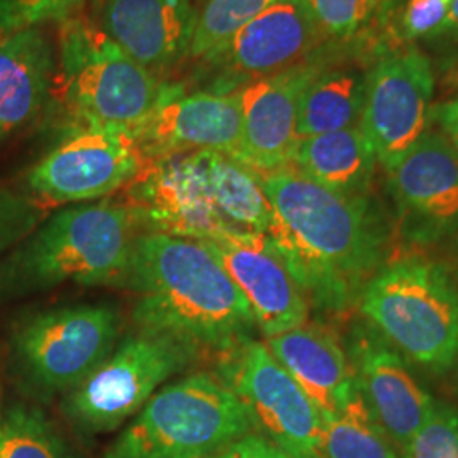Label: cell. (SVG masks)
<instances>
[{
	"label": "cell",
	"instance_id": "obj_1",
	"mask_svg": "<svg viewBox=\"0 0 458 458\" xmlns=\"http://www.w3.org/2000/svg\"><path fill=\"white\" fill-rule=\"evenodd\" d=\"M260 181L274 213L268 238L310 306L344 312L359 304L391 240V225L376 202L331 191L294 166Z\"/></svg>",
	"mask_w": 458,
	"mask_h": 458
},
{
	"label": "cell",
	"instance_id": "obj_2",
	"mask_svg": "<svg viewBox=\"0 0 458 458\" xmlns=\"http://www.w3.org/2000/svg\"><path fill=\"white\" fill-rule=\"evenodd\" d=\"M124 287L134 295L136 327L170 335L204 355L251 340L257 327L245 295L202 242L141 233Z\"/></svg>",
	"mask_w": 458,
	"mask_h": 458
},
{
	"label": "cell",
	"instance_id": "obj_3",
	"mask_svg": "<svg viewBox=\"0 0 458 458\" xmlns=\"http://www.w3.org/2000/svg\"><path fill=\"white\" fill-rule=\"evenodd\" d=\"M360 311L410 360L445 372L458 360V285L421 253L387 257L365 284Z\"/></svg>",
	"mask_w": 458,
	"mask_h": 458
},
{
	"label": "cell",
	"instance_id": "obj_4",
	"mask_svg": "<svg viewBox=\"0 0 458 458\" xmlns=\"http://www.w3.org/2000/svg\"><path fill=\"white\" fill-rule=\"evenodd\" d=\"M143 233L124 200L104 199L55 214L13 259L19 287L62 284L124 287L132 250Z\"/></svg>",
	"mask_w": 458,
	"mask_h": 458
},
{
	"label": "cell",
	"instance_id": "obj_5",
	"mask_svg": "<svg viewBox=\"0 0 458 458\" xmlns=\"http://www.w3.org/2000/svg\"><path fill=\"white\" fill-rule=\"evenodd\" d=\"M60 26L51 96L58 98L75 128L134 134L157 107L164 83L102 28L81 17Z\"/></svg>",
	"mask_w": 458,
	"mask_h": 458
},
{
	"label": "cell",
	"instance_id": "obj_6",
	"mask_svg": "<svg viewBox=\"0 0 458 458\" xmlns=\"http://www.w3.org/2000/svg\"><path fill=\"white\" fill-rule=\"evenodd\" d=\"M253 428L245 404L209 372L165 386L102 458H208Z\"/></svg>",
	"mask_w": 458,
	"mask_h": 458
},
{
	"label": "cell",
	"instance_id": "obj_7",
	"mask_svg": "<svg viewBox=\"0 0 458 458\" xmlns=\"http://www.w3.org/2000/svg\"><path fill=\"white\" fill-rule=\"evenodd\" d=\"M204 355L170 335L136 327L68 393L66 416L85 431H111L141 410L157 389Z\"/></svg>",
	"mask_w": 458,
	"mask_h": 458
},
{
	"label": "cell",
	"instance_id": "obj_8",
	"mask_svg": "<svg viewBox=\"0 0 458 458\" xmlns=\"http://www.w3.org/2000/svg\"><path fill=\"white\" fill-rule=\"evenodd\" d=\"M121 314L109 304H79L38 312L14 335L21 369L38 391L70 393L119 344Z\"/></svg>",
	"mask_w": 458,
	"mask_h": 458
},
{
	"label": "cell",
	"instance_id": "obj_9",
	"mask_svg": "<svg viewBox=\"0 0 458 458\" xmlns=\"http://www.w3.org/2000/svg\"><path fill=\"white\" fill-rule=\"evenodd\" d=\"M216 376L245 404L253 426L294 458H321L325 420L267 344L246 340L219 355Z\"/></svg>",
	"mask_w": 458,
	"mask_h": 458
},
{
	"label": "cell",
	"instance_id": "obj_10",
	"mask_svg": "<svg viewBox=\"0 0 458 458\" xmlns=\"http://www.w3.org/2000/svg\"><path fill=\"white\" fill-rule=\"evenodd\" d=\"M147 164L134 134L73 128L28 175L36 196L51 204H83L131 183Z\"/></svg>",
	"mask_w": 458,
	"mask_h": 458
},
{
	"label": "cell",
	"instance_id": "obj_11",
	"mask_svg": "<svg viewBox=\"0 0 458 458\" xmlns=\"http://www.w3.org/2000/svg\"><path fill=\"white\" fill-rule=\"evenodd\" d=\"M433 89L431 62L416 48L391 53L367 75L360 130L386 172L428 131Z\"/></svg>",
	"mask_w": 458,
	"mask_h": 458
},
{
	"label": "cell",
	"instance_id": "obj_12",
	"mask_svg": "<svg viewBox=\"0 0 458 458\" xmlns=\"http://www.w3.org/2000/svg\"><path fill=\"white\" fill-rule=\"evenodd\" d=\"M124 191L143 233L206 243L240 234L216 211L200 151L147 162Z\"/></svg>",
	"mask_w": 458,
	"mask_h": 458
},
{
	"label": "cell",
	"instance_id": "obj_13",
	"mask_svg": "<svg viewBox=\"0 0 458 458\" xmlns=\"http://www.w3.org/2000/svg\"><path fill=\"white\" fill-rule=\"evenodd\" d=\"M243 138L240 90L183 94L164 85L160 100L134 140L147 162L174 155L216 151L238 158Z\"/></svg>",
	"mask_w": 458,
	"mask_h": 458
},
{
	"label": "cell",
	"instance_id": "obj_14",
	"mask_svg": "<svg viewBox=\"0 0 458 458\" xmlns=\"http://www.w3.org/2000/svg\"><path fill=\"white\" fill-rule=\"evenodd\" d=\"M401 233L435 243L458 231V151L438 131L420 141L387 172Z\"/></svg>",
	"mask_w": 458,
	"mask_h": 458
},
{
	"label": "cell",
	"instance_id": "obj_15",
	"mask_svg": "<svg viewBox=\"0 0 458 458\" xmlns=\"http://www.w3.org/2000/svg\"><path fill=\"white\" fill-rule=\"evenodd\" d=\"M206 246L245 295L255 325L267 338L308 323V297L268 234H233Z\"/></svg>",
	"mask_w": 458,
	"mask_h": 458
},
{
	"label": "cell",
	"instance_id": "obj_16",
	"mask_svg": "<svg viewBox=\"0 0 458 458\" xmlns=\"http://www.w3.org/2000/svg\"><path fill=\"white\" fill-rule=\"evenodd\" d=\"M321 70V65L304 62L240 89L243 138L238 162L259 175L293 166L299 143V100Z\"/></svg>",
	"mask_w": 458,
	"mask_h": 458
},
{
	"label": "cell",
	"instance_id": "obj_17",
	"mask_svg": "<svg viewBox=\"0 0 458 458\" xmlns=\"http://www.w3.org/2000/svg\"><path fill=\"white\" fill-rule=\"evenodd\" d=\"M321 39L306 0H282L246 22L209 62L223 68L231 89L304 64Z\"/></svg>",
	"mask_w": 458,
	"mask_h": 458
},
{
	"label": "cell",
	"instance_id": "obj_18",
	"mask_svg": "<svg viewBox=\"0 0 458 458\" xmlns=\"http://www.w3.org/2000/svg\"><path fill=\"white\" fill-rule=\"evenodd\" d=\"M352 359V370L363 401L403 457L414 433L425 423L435 399L418 384L399 352L380 338L359 331Z\"/></svg>",
	"mask_w": 458,
	"mask_h": 458
},
{
	"label": "cell",
	"instance_id": "obj_19",
	"mask_svg": "<svg viewBox=\"0 0 458 458\" xmlns=\"http://www.w3.org/2000/svg\"><path fill=\"white\" fill-rule=\"evenodd\" d=\"M197 22L194 0H107L102 30L151 73L189 56Z\"/></svg>",
	"mask_w": 458,
	"mask_h": 458
},
{
	"label": "cell",
	"instance_id": "obj_20",
	"mask_svg": "<svg viewBox=\"0 0 458 458\" xmlns=\"http://www.w3.org/2000/svg\"><path fill=\"white\" fill-rule=\"evenodd\" d=\"M56 58L39 26L0 34V140L33 124L48 102Z\"/></svg>",
	"mask_w": 458,
	"mask_h": 458
},
{
	"label": "cell",
	"instance_id": "obj_21",
	"mask_svg": "<svg viewBox=\"0 0 458 458\" xmlns=\"http://www.w3.org/2000/svg\"><path fill=\"white\" fill-rule=\"evenodd\" d=\"M267 348L323 414L344 410L357 382L344 348L327 327L308 325L267 338Z\"/></svg>",
	"mask_w": 458,
	"mask_h": 458
},
{
	"label": "cell",
	"instance_id": "obj_22",
	"mask_svg": "<svg viewBox=\"0 0 458 458\" xmlns=\"http://www.w3.org/2000/svg\"><path fill=\"white\" fill-rule=\"evenodd\" d=\"M376 155L360 126L301 138L294 166L308 179L342 194H367L376 172Z\"/></svg>",
	"mask_w": 458,
	"mask_h": 458
},
{
	"label": "cell",
	"instance_id": "obj_23",
	"mask_svg": "<svg viewBox=\"0 0 458 458\" xmlns=\"http://www.w3.org/2000/svg\"><path fill=\"white\" fill-rule=\"evenodd\" d=\"M216 211L233 233L268 234L272 206L260 175L246 165L216 151H200Z\"/></svg>",
	"mask_w": 458,
	"mask_h": 458
},
{
	"label": "cell",
	"instance_id": "obj_24",
	"mask_svg": "<svg viewBox=\"0 0 458 458\" xmlns=\"http://www.w3.org/2000/svg\"><path fill=\"white\" fill-rule=\"evenodd\" d=\"M365 82L359 70L323 68L299 100V140L360 126Z\"/></svg>",
	"mask_w": 458,
	"mask_h": 458
},
{
	"label": "cell",
	"instance_id": "obj_25",
	"mask_svg": "<svg viewBox=\"0 0 458 458\" xmlns=\"http://www.w3.org/2000/svg\"><path fill=\"white\" fill-rule=\"evenodd\" d=\"M321 458H403L377 425L359 387L338 414L325 420Z\"/></svg>",
	"mask_w": 458,
	"mask_h": 458
},
{
	"label": "cell",
	"instance_id": "obj_26",
	"mask_svg": "<svg viewBox=\"0 0 458 458\" xmlns=\"http://www.w3.org/2000/svg\"><path fill=\"white\" fill-rule=\"evenodd\" d=\"M282 0H204L197 13L189 56L213 60L246 22Z\"/></svg>",
	"mask_w": 458,
	"mask_h": 458
},
{
	"label": "cell",
	"instance_id": "obj_27",
	"mask_svg": "<svg viewBox=\"0 0 458 458\" xmlns=\"http://www.w3.org/2000/svg\"><path fill=\"white\" fill-rule=\"evenodd\" d=\"M0 458H70L41 411L16 406L0 420Z\"/></svg>",
	"mask_w": 458,
	"mask_h": 458
},
{
	"label": "cell",
	"instance_id": "obj_28",
	"mask_svg": "<svg viewBox=\"0 0 458 458\" xmlns=\"http://www.w3.org/2000/svg\"><path fill=\"white\" fill-rule=\"evenodd\" d=\"M403 458H458V411L448 403L435 401Z\"/></svg>",
	"mask_w": 458,
	"mask_h": 458
},
{
	"label": "cell",
	"instance_id": "obj_29",
	"mask_svg": "<svg viewBox=\"0 0 458 458\" xmlns=\"http://www.w3.org/2000/svg\"><path fill=\"white\" fill-rule=\"evenodd\" d=\"M378 0H306L323 39H348L359 33L374 16Z\"/></svg>",
	"mask_w": 458,
	"mask_h": 458
},
{
	"label": "cell",
	"instance_id": "obj_30",
	"mask_svg": "<svg viewBox=\"0 0 458 458\" xmlns=\"http://www.w3.org/2000/svg\"><path fill=\"white\" fill-rule=\"evenodd\" d=\"M452 0H408L399 19L406 39H421L442 34Z\"/></svg>",
	"mask_w": 458,
	"mask_h": 458
},
{
	"label": "cell",
	"instance_id": "obj_31",
	"mask_svg": "<svg viewBox=\"0 0 458 458\" xmlns=\"http://www.w3.org/2000/svg\"><path fill=\"white\" fill-rule=\"evenodd\" d=\"M19 28L41 26L45 22H65L75 17L85 0H11Z\"/></svg>",
	"mask_w": 458,
	"mask_h": 458
},
{
	"label": "cell",
	"instance_id": "obj_32",
	"mask_svg": "<svg viewBox=\"0 0 458 458\" xmlns=\"http://www.w3.org/2000/svg\"><path fill=\"white\" fill-rule=\"evenodd\" d=\"M208 458H294L259 435H245Z\"/></svg>",
	"mask_w": 458,
	"mask_h": 458
},
{
	"label": "cell",
	"instance_id": "obj_33",
	"mask_svg": "<svg viewBox=\"0 0 458 458\" xmlns=\"http://www.w3.org/2000/svg\"><path fill=\"white\" fill-rule=\"evenodd\" d=\"M431 119L458 151V98L442 102L431 109Z\"/></svg>",
	"mask_w": 458,
	"mask_h": 458
},
{
	"label": "cell",
	"instance_id": "obj_34",
	"mask_svg": "<svg viewBox=\"0 0 458 458\" xmlns=\"http://www.w3.org/2000/svg\"><path fill=\"white\" fill-rule=\"evenodd\" d=\"M21 30L11 0H0V34Z\"/></svg>",
	"mask_w": 458,
	"mask_h": 458
},
{
	"label": "cell",
	"instance_id": "obj_35",
	"mask_svg": "<svg viewBox=\"0 0 458 458\" xmlns=\"http://www.w3.org/2000/svg\"><path fill=\"white\" fill-rule=\"evenodd\" d=\"M442 33H458V0H452L450 13L445 21Z\"/></svg>",
	"mask_w": 458,
	"mask_h": 458
},
{
	"label": "cell",
	"instance_id": "obj_36",
	"mask_svg": "<svg viewBox=\"0 0 458 458\" xmlns=\"http://www.w3.org/2000/svg\"><path fill=\"white\" fill-rule=\"evenodd\" d=\"M11 219V213H9V204L7 200H4L0 197V242L5 238L7 234V223Z\"/></svg>",
	"mask_w": 458,
	"mask_h": 458
},
{
	"label": "cell",
	"instance_id": "obj_37",
	"mask_svg": "<svg viewBox=\"0 0 458 458\" xmlns=\"http://www.w3.org/2000/svg\"><path fill=\"white\" fill-rule=\"evenodd\" d=\"M457 246H458V240H457Z\"/></svg>",
	"mask_w": 458,
	"mask_h": 458
},
{
	"label": "cell",
	"instance_id": "obj_38",
	"mask_svg": "<svg viewBox=\"0 0 458 458\" xmlns=\"http://www.w3.org/2000/svg\"><path fill=\"white\" fill-rule=\"evenodd\" d=\"M202 2H204V0H202Z\"/></svg>",
	"mask_w": 458,
	"mask_h": 458
}]
</instances>
